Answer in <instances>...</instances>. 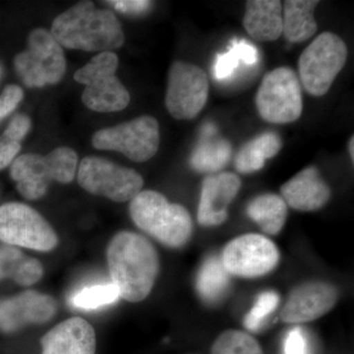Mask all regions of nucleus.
I'll use <instances>...</instances> for the list:
<instances>
[{
    "label": "nucleus",
    "mask_w": 354,
    "mask_h": 354,
    "mask_svg": "<svg viewBox=\"0 0 354 354\" xmlns=\"http://www.w3.org/2000/svg\"><path fill=\"white\" fill-rule=\"evenodd\" d=\"M109 271L120 297L140 302L149 297L160 271L155 247L143 235L120 232L106 249Z\"/></svg>",
    "instance_id": "nucleus-1"
},
{
    "label": "nucleus",
    "mask_w": 354,
    "mask_h": 354,
    "mask_svg": "<svg viewBox=\"0 0 354 354\" xmlns=\"http://www.w3.org/2000/svg\"><path fill=\"white\" fill-rule=\"evenodd\" d=\"M51 35L69 50L106 53L121 48L125 36L113 11L97 9L81 1L59 14L51 25Z\"/></svg>",
    "instance_id": "nucleus-2"
},
{
    "label": "nucleus",
    "mask_w": 354,
    "mask_h": 354,
    "mask_svg": "<svg viewBox=\"0 0 354 354\" xmlns=\"http://www.w3.org/2000/svg\"><path fill=\"white\" fill-rule=\"evenodd\" d=\"M129 213L137 227L165 246L180 248L192 235L188 209L157 191H141L130 201Z\"/></svg>",
    "instance_id": "nucleus-3"
},
{
    "label": "nucleus",
    "mask_w": 354,
    "mask_h": 354,
    "mask_svg": "<svg viewBox=\"0 0 354 354\" xmlns=\"http://www.w3.org/2000/svg\"><path fill=\"white\" fill-rule=\"evenodd\" d=\"M78 155L68 147H58L48 155L24 153L10 165V176L22 197L30 201L41 199L53 181L67 184L73 180Z\"/></svg>",
    "instance_id": "nucleus-4"
},
{
    "label": "nucleus",
    "mask_w": 354,
    "mask_h": 354,
    "mask_svg": "<svg viewBox=\"0 0 354 354\" xmlns=\"http://www.w3.org/2000/svg\"><path fill=\"white\" fill-rule=\"evenodd\" d=\"M118 62L113 51L100 53L74 74V80L85 86L82 102L91 111L116 113L129 104V92L115 75Z\"/></svg>",
    "instance_id": "nucleus-5"
},
{
    "label": "nucleus",
    "mask_w": 354,
    "mask_h": 354,
    "mask_svg": "<svg viewBox=\"0 0 354 354\" xmlns=\"http://www.w3.org/2000/svg\"><path fill=\"white\" fill-rule=\"evenodd\" d=\"M14 68L26 87L57 85L66 73L64 51L50 31L37 28L28 37L27 50L14 58Z\"/></svg>",
    "instance_id": "nucleus-6"
},
{
    "label": "nucleus",
    "mask_w": 354,
    "mask_h": 354,
    "mask_svg": "<svg viewBox=\"0 0 354 354\" xmlns=\"http://www.w3.org/2000/svg\"><path fill=\"white\" fill-rule=\"evenodd\" d=\"M348 46L337 35H319L301 53L298 62L305 90L315 97L327 94L348 59Z\"/></svg>",
    "instance_id": "nucleus-7"
},
{
    "label": "nucleus",
    "mask_w": 354,
    "mask_h": 354,
    "mask_svg": "<svg viewBox=\"0 0 354 354\" xmlns=\"http://www.w3.org/2000/svg\"><path fill=\"white\" fill-rule=\"evenodd\" d=\"M0 241L39 252L53 250L58 243L57 232L36 209L23 203L0 206Z\"/></svg>",
    "instance_id": "nucleus-8"
},
{
    "label": "nucleus",
    "mask_w": 354,
    "mask_h": 354,
    "mask_svg": "<svg viewBox=\"0 0 354 354\" xmlns=\"http://www.w3.org/2000/svg\"><path fill=\"white\" fill-rule=\"evenodd\" d=\"M261 118L274 124H286L300 118L304 109L301 85L290 67H279L266 74L256 95Z\"/></svg>",
    "instance_id": "nucleus-9"
},
{
    "label": "nucleus",
    "mask_w": 354,
    "mask_h": 354,
    "mask_svg": "<svg viewBox=\"0 0 354 354\" xmlns=\"http://www.w3.org/2000/svg\"><path fill=\"white\" fill-rule=\"evenodd\" d=\"M160 142L158 120L150 115L104 128L95 132L92 138L93 146L97 150L115 151L137 162L152 158L158 153Z\"/></svg>",
    "instance_id": "nucleus-10"
},
{
    "label": "nucleus",
    "mask_w": 354,
    "mask_h": 354,
    "mask_svg": "<svg viewBox=\"0 0 354 354\" xmlns=\"http://www.w3.org/2000/svg\"><path fill=\"white\" fill-rule=\"evenodd\" d=\"M77 180L84 190L113 202L131 201L142 191L143 177L138 172L100 157L81 160Z\"/></svg>",
    "instance_id": "nucleus-11"
},
{
    "label": "nucleus",
    "mask_w": 354,
    "mask_h": 354,
    "mask_svg": "<svg viewBox=\"0 0 354 354\" xmlns=\"http://www.w3.org/2000/svg\"><path fill=\"white\" fill-rule=\"evenodd\" d=\"M209 80L197 65L184 62L172 64L167 79L165 106L178 120H190L201 113L208 101Z\"/></svg>",
    "instance_id": "nucleus-12"
},
{
    "label": "nucleus",
    "mask_w": 354,
    "mask_h": 354,
    "mask_svg": "<svg viewBox=\"0 0 354 354\" xmlns=\"http://www.w3.org/2000/svg\"><path fill=\"white\" fill-rule=\"evenodd\" d=\"M220 258L230 276L255 279L269 274L278 266L279 251L264 235L246 234L228 242Z\"/></svg>",
    "instance_id": "nucleus-13"
},
{
    "label": "nucleus",
    "mask_w": 354,
    "mask_h": 354,
    "mask_svg": "<svg viewBox=\"0 0 354 354\" xmlns=\"http://www.w3.org/2000/svg\"><path fill=\"white\" fill-rule=\"evenodd\" d=\"M339 298L337 288L325 281H307L293 288L281 311L288 324L312 322L334 308Z\"/></svg>",
    "instance_id": "nucleus-14"
},
{
    "label": "nucleus",
    "mask_w": 354,
    "mask_h": 354,
    "mask_svg": "<svg viewBox=\"0 0 354 354\" xmlns=\"http://www.w3.org/2000/svg\"><path fill=\"white\" fill-rule=\"evenodd\" d=\"M57 312V301L50 295L23 291L15 297L0 299V330L10 334L31 324L46 323Z\"/></svg>",
    "instance_id": "nucleus-15"
},
{
    "label": "nucleus",
    "mask_w": 354,
    "mask_h": 354,
    "mask_svg": "<svg viewBox=\"0 0 354 354\" xmlns=\"http://www.w3.org/2000/svg\"><path fill=\"white\" fill-rule=\"evenodd\" d=\"M241 180L232 172H221L203 181L197 220L203 227H218L227 218V208L239 194Z\"/></svg>",
    "instance_id": "nucleus-16"
},
{
    "label": "nucleus",
    "mask_w": 354,
    "mask_h": 354,
    "mask_svg": "<svg viewBox=\"0 0 354 354\" xmlns=\"http://www.w3.org/2000/svg\"><path fill=\"white\" fill-rule=\"evenodd\" d=\"M41 346V354H95L97 339L90 323L73 317L48 330Z\"/></svg>",
    "instance_id": "nucleus-17"
},
{
    "label": "nucleus",
    "mask_w": 354,
    "mask_h": 354,
    "mask_svg": "<svg viewBox=\"0 0 354 354\" xmlns=\"http://www.w3.org/2000/svg\"><path fill=\"white\" fill-rule=\"evenodd\" d=\"M281 194L290 208L300 212H314L329 202L330 189L318 169L308 167L283 184Z\"/></svg>",
    "instance_id": "nucleus-18"
},
{
    "label": "nucleus",
    "mask_w": 354,
    "mask_h": 354,
    "mask_svg": "<svg viewBox=\"0 0 354 354\" xmlns=\"http://www.w3.org/2000/svg\"><path fill=\"white\" fill-rule=\"evenodd\" d=\"M232 155L230 142L218 136V128L208 121L202 127L199 141L191 153L189 164L199 174H215L227 167Z\"/></svg>",
    "instance_id": "nucleus-19"
},
{
    "label": "nucleus",
    "mask_w": 354,
    "mask_h": 354,
    "mask_svg": "<svg viewBox=\"0 0 354 354\" xmlns=\"http://www.w3.org/2000/svg\"><path fill=\"white\" fill-rule=\"evenodd\" d=\"M243 26L255 41H276L283 35V4L278 0L247 1Z\"/></svg>",
    "instance_id": "nucleus-20"
},
{
    "label": "nucleus",
    "mask_w": 354,
    "mask_h": 354,
    "mask_svg": "<svg viewBox=\"0 0 354 354\" xmlns=\"http://www.w3.org/2000/svg\"><path fill=\"white\" fill-rule=\"evenodd\" d=\"M43 277L39 260L28 257L18 247L0 243V281L11 279L21 286H31Z\"/></svg>",
    "instance_id": "nucleus-21"
},
{
    "label": "nucleus",
    "mask_w": 354,
    "mask_h": 354,
    "mask_svg": "<svg viewBox=\"0 0 354 354\" xmlns=\"http://www.w3.org/2000/svg\"><path fill=\"white\" fill-rule=\"evenodd\" d=\"M316 0H288L283 6V34L290 43H304L317 32Z\"/></svg>",
    "instance_id": "nucleus-22"
},
{
    "label": "nucleus",
    "mask_w": 354,
    "mask_h": 354,
    "mask_svg": "<svg viewBox=\"0 0 354 354\" xmlns=\"http://www.w3.org/2000/svg\"><path fill=\"white\" fill-rule=\"evenodd\" d=\"M281 149L279 134L272 131L262 133L239 150L234 160L235 169L242 174L259 171L265 167L266 160L274 157Z\"/></svg>",
    "instance_id": "nucleus-23"
},
{
    "label": "nucleus",
    "mask_w": 354,
    "mask_h": 354,
    "mask_svg": "<svg viewBox=\"0 0 354 354\" xmlns=\"http://www.w3.org/2000/svg\"><path fill=\"white\" fill-rule=\"evenodd\" d=\"M246 214L259 225L265 234L281 232L288 216V205L283 198L274 193H266L254 198L247 205Z\"/></svg>",
    "instance_id": "nucleus-24"
},
{
    "label": "nucleus",
    "mask_w": 354,
    "mask_h": 354,
    "mask_svg": "<svg viewBox=\"0 0 354 354\" xmlns=\"http://www.w3.org/2000/svg\"><path fill=\"white\" fill-rule=\"evenodd\" d=\"M259 50L245 39H235L225 53L216 55L214 77L218 82L232 80L241 67H255L259 62Z\"/></svg>",
    "instance_id": "nucleus-25"
},
{
    "label": "nucleus",
    "mask_w": 354,
    "mask_h": 354,
    "mask_svg": "<svg viewBox=\"0 0 354 354\" xmlns=\"http://www.w3.org/2000/svg\"><path fill=\"white\" fill-rule=\"evenodd\" d=\"M230 274L220 257L211 256L203 263L196 279L200 297L207 304H215L225 297L230 283Z\"/></svg>",
    "instance_id": "nucleus-26"
},
{
    "label": "nucleus",
    "mask_w": 354,
    "mask_h": 354,
    "mask_svg": "<svg viewBox=\"0 0 354 354\" xmlns=\"http://www.w3.org/2000/svg\"><path fill=\"white\" fill-rule=\"evenodd\" d=\"M32 127V120L27 114L13 116L6 129L0 136V171L6 169L18 157L22 141Z\"/></svg>",
    "instance_id": "nucleus-27"
},
{
    "label": "nucleus",
    "mask_w": 354,
    "mask_h": 354,
    "mask_svg": "<svg viewBox=\"0 0 354 354\" xmlns=\"http://www.w3.org/2000/svg\"><path fill=\"white\" fill-rule=\"evenodd\" d=\"M211 354H264V351L259 342L248 333L227 330L216 337Z\"/></svg>",
    "instance_id": "nucleus-28"
},
{
    "label": "nucleus",
    "mask_w": 354,
    "mask_h": 354,
    "mask_svg": "<svg viewBox=\"0 0 354 354\" xmlns=\"http://www.w3.org/2000/svg\"><path fill=\"white\" fill-rule=\"evenodd\" d=\"M120 298L118 288L113 283L86 286L72 297L74 307L84 310H95L113 304Z\"/></svg>",
    "instance_id": "nucleus-29"
},
{
    "label": "nucleus",
    "mask_w": 354,
    "mask_h": 354,
    "mask_svg": "<svg viewBox=\"0 0 354 354\" xmlns=\"http://www.w3.org/2000/svg\"><path fill=\"white\" fill-rule=\"evenodd\" d=\"M279 304V295L272 290L264 291L258 295L252 308L247 312L243 325L250 332H258L267 317L276 310Z\"/></svg>",
    "instance_id": "nucleus-30"
},
{
    "label": "nucleus",
    "mask_w": 354,
    "mask_h": 354,
    "mask_svg": "<svg viewBox=\"0 0 354 354\" xmlns=\"http://www.w3.org/2000/svg\"><path fill=\"white\" fill-rule=\"evenodd\" d=\"M24 97L22 88L17 85H7L0 95V121L17 109Z\"/></svg>",
    "instance_id": "nucleus-31"
},
{
    "label": "nucleus",
    "mask_w": 354,
    "mask_h": 354,
    "mask_svg": "<svg viewBox=\"0 0 354 354\" xmlns=\"http://www.w3.org/2000/svg\"><path fill=\"white\" fill-rule=\"evenodd\" d=\"M106 3L111 4L120 13L132 16L144 15L150 11L153 6V2L146 1V0H113V1H106Z\"/></svg>",
    "instance_id": "nucleus-32"
},
{
    "label": "nucleus",
    "mask_w": 354,
    "mask_h": 354,
    "mask_svg": "<svg viewBox=\"0 0 354 354\" xmlns=\"http://www.w3.org/2000/svg\"><path fill=\"white\" fill-rule=\"evenodd\" d=\"M285 354H308L306 335L300 328H293L286 334Z\"/></svg>",
    "instance_id": "nucleus-33"
},
{
    "label": "nucleus",
    "mask_w": 354,
    "mask_h": 354,
    "mask_svg": "<svg viewBox=\"0 0 354 354\" xmlns=\"http://www.w3.org/2000/svg\"><path fill=\"white\" fill-rule=\"evenodd\" d=\"M353 137H351V140H349V144H348V151H349V155H351V160H353L354 158V153H353Z\"/></svg>",
    "instance_id": "nucleus-34"
}]
</instances>
